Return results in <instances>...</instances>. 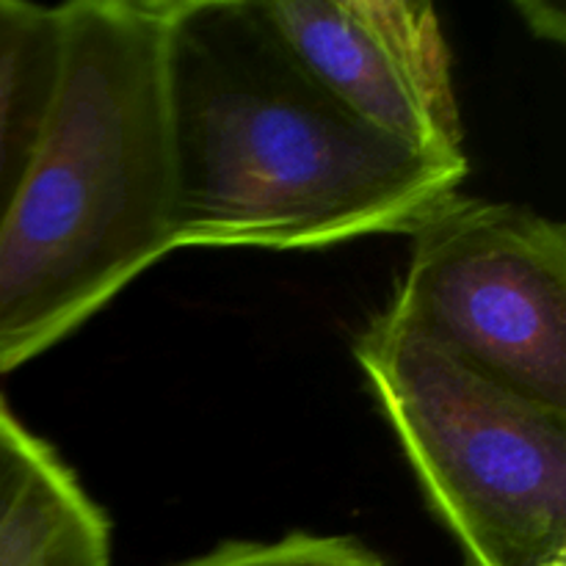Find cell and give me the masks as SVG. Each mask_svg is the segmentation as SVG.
<instances>
[{
	"label": "cell",
	"mask_w": 566,
	"mask_h": 566,
	"mask_svg": "<svg viewBox=\"0 0 566 566\" xmlns=\"http://www.w3.org/2000/svg\"><path fill=\"white\" fill-rule=\"evenodd\" d=\"M166 75L175 249L310 252L409 235L468 175L359 122L260 0H169Z\"/></svg>",
	"instance_id": "1"
},
{
	"label": "cell",
	"mask_w": 566,
	"mask_h": 566,
	"mask_svg": "<svg viewBox=\"0 0 566 566\" xmlns=\"http://www.w3.org/2000/svg\"><path fill=\"white\" fill-rule=\"evenodd\" d=\"M55 14L48 114L0 227V374L175 252L169 0H72Z\"/></svg>",
	"instance_id": "2"
},
{
	"label": "cell",
	"mask_w": 566,
	"mask_h": 566,
	"mask_svg": "<svg viewBox=\"0 0 566 566\" xmlns=\"http://www.w3.org/2000/svg\"><path fill=\"white\" fill-rule=\"evenodd\" d=\"M354 359L464 566L566 562V412L464 365L390 304Z\"/></svg>",
	"instance_id": "3"
},
{
	"label": "cell",
	"mask_w": 566,
	"mask_h": 566,
	"mask_svg": "<svg viewBox=\"0 0 566 566\" xmlns=\"http://www.w3.org/2000/svg\"><path fill=\"white\" fill-rule=\"evenodd\" d=\"M390 307L497 385L566 412V227L459 197L412 232Z\"/></svg>",
	"instance_id": "4"
},
{
	"label": "cell",
	"mask_w": 566,
	"mask_h": 566,
	"mask_svg": "<svg viewBox=\"0 0 566 566\" xmlns=\"http://www.w3.org/2000/svg\"><path fill=\"white\" fill-rule=\"evenodd\" d=\"M298 64L401 147L468 166L440 14L420 0H260Z\"/></svg>",
	"instance_id": "5"
},
{
	"label": "cell",
	"mask_w": 566,
	"mask_h": 566,
	"mask_svg": "<svg viewBox=\"0 0 566 566\" xmlns=\"http://www.w3.org/2000/svg\"><path fill=\"white\" fill-rule=\"evenodd\" d=\"M99 514L64 459L0 396V566H31Z\"/></svg>",
	"instance_id": "6"
},
{
	"label": "cell",
	"mask_w": 566,
	"mask_h": 566,
	"mask_svg": "<svg viewBox=\"0 0 566 566\" xmlns=\"http://www.w3.org/2000/svg\"><path fill=\"white\" fill-rule=\"evenodd\" d=\"M55 61V6L0 0V227L42 130Z\"/></svg>",
	"instance_id": "7"
},
{
	"label": "cell",
	"mask_w": 566,
	"mask_h": 566,
	"mask_svg": "<svg viewBox=\"0 0 566 566\" xmlns=\"http://www.w3.org/2000/svg\"><path fill=\"white\" fill-rule=\"evenodd\" d=\"M180 566H387L352 536L287 534L274 542H224Z\"/></svg>",
	"instance_id": "8"
},
{
	"label": "cell",
	"mask_w": 566,
	"mask_h": 566,
	"mask_svg": "<svg viewBox=\"0 0 566 566\" xmlns=\"http://www.w3.org/2000/svg\"><path fill=\"white\" fill-rule=\"evenodd\" d=\"M31 566H111V525L105 514L72 528Z\"/></svg>",
	"instance_id": "9"
},
{
	"label": "cell",
	"mask_w": 566,
	"mask_h": 566,
	"mask_svg": "<svg viewBox=\"0 0 566 566\" xmlns=\"http://www.w3.org/2000/svg\"><path fill=\"white\" fill-rule=\"evenodd\" d=\"M514 9L520 11L523 22H528L531 31L539 39H547V42H564V11L558 6L539 3V0H523V3H514Z\"/></svg>",
	"instance_id": "10"
},
{
	"label": "cell",
	"mask_w": 566,
	"mask_h": 566,
	"mask_svg": "<svg viewBox=\"0 0 566 566\" xmlns=\"http://www.w3.org/2000/svg\"><path fill=\"white\" fill-rule=\"evenodd\" d=\"M551 566H566V562H556V564H551Z\"/></svg>",
	"instance_id": "11"
}]
</instances>
